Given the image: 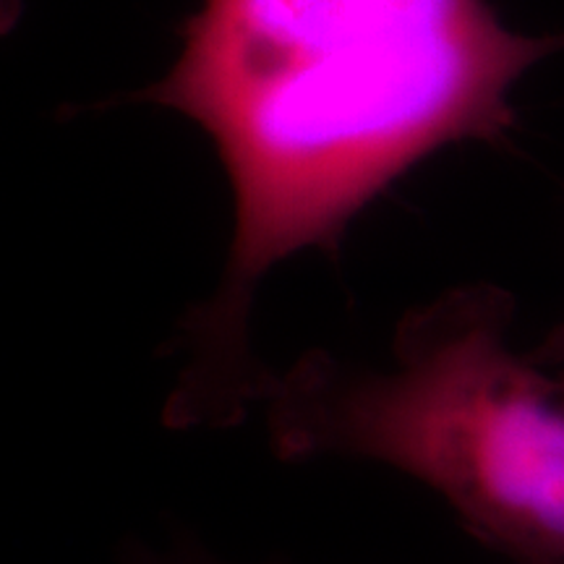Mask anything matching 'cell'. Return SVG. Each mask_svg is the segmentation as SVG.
<instances>
[{
  "instance_id": "8992f818",
  "label": "cell",
  "mask_w": 564,
  "mask_h": 564,
  "mask_svg": "<svg viewBox=\"0 0 564 564\" xmlns=\"http://www.w3.org/2000/svg\"><path fill=\"white\" fill-rule=\"evenodd\" d=\"M546 564H564V562H546Z\"/></svg>"
},
{
  "instance_id": "6da1fadb",
  "label": "cell",
  "mask_w": 564,
  "mask_h": 564,
  "mask_svg": "<svg viewBox=\"0 0 564 564\" xmlns=\"http://www.w3.org/2000/svg\"><path fill=\"white\" fill-rule=\"evenodd\" d=\"M560 51L564 34L507 30L486 0H204L173 68L141 91L209 133L236 199L220 288L175 337L186 364L165 426L230 429L262 405L259 282L299 251L335 253L432 152L502 141L514 84Z\"/></svg>"
},
{
  "instance_id": "277c9868",
  "label": "cell",
  "mask_w": 564,
  "mask_h": 564,
  "mask_svg": "<svg viewBox=\"0 0 564 564\" xmlns=\"http://www.w3.org/2000/svg\"><path fill=\"white\" fill-rule=\"evenodd\" d=\"M162 564H223V562L215 560V556H212L207 549L196 544V541L178 539L171 552L162 556Z\"/></svg>"
},
{
  "instance_id": "7a4b0ae2",
  "label": "cell",
  "mask_w": 564,
  "mask_h": 564,
  "mask_svg": "<svg viewBox=\"0 0 564 564\" xmlns=\"http://www.w3.org/2000/svg\"><path fill=\"white\" fill-rule=\"evenodd\" d=\"M512 319L505 288L474 282L400 319L390 369L306 352L264 392L274 455L384 463L442 494L478 544L564 562V369L512 350Z\"/></svg>"
},
{
  "instance_id": "3957f363",
  "label": "cell",
  "mask_w": 564,
  "mask_h": 564,
  "mask_svg": "<svg viewBox=\"0 0 564 564\" xmlns=\"http://www.w3.org/2000/svg\"><path fill=\"white\" fill-rule=\"evenodd\" d=\"M528 356L544 369H564V319Z\"/></svg>"
},
{
  "instance_id": "5b68a950",
  "label": "cell",
  "mask_w": 564,
  "mask_h": 564,
  "mask_svg": "<svg viewBox=\"0 0 564 564\" xmlns=\"http://www.w3.org/2000/svg\"><path fill=\"white\" fill-rule=\"evenodd\" d=\"M21 17V0H0V34L13 30Z\"/></svg>"
}]
</instances>
